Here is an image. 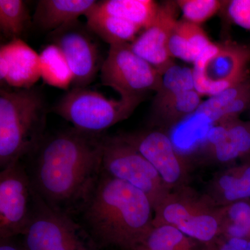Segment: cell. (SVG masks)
I'll use <instances>...</instances> for the list:
<instances>
[{
	"label": "cell",
	"instance_id": "1",
	"mask_svg": "<svg viewBox=\"0 0 250 250\" xmlns=\"http://www.w3.org/2000/svg\"><path fill=\"white\" fill-rule=\"evenodd\" d=\"M104 137L69 128L46 134L26 158L34 190L52 209L78 213L101 172Z\"/></svg>",
	"mask_w": 250,
	"mask_h": 250
},
{
	"label": "cell",
	"instance_id": "2",
	"mask_svg": "<svg viewBox=\"0 0 250 250\" xmlns=\"http://www.w3.org/2000/svg\"><path fill=\"white\" fill-rule=\"evenodd\" d=\"M78 213L85 231L101 246L134 250L154 228V207L147 195L102 169Z\"/></svg>",
	"mask_w": 250,
	"mask_h": 250
},
{
	"label": "cell",
	"instance_id": "3",
	"mask_svg": "<svg viewBox=\"0 0 250 250\" xmlns=\"http://www.w3.org/2000/svg\"><path fill=\"white\" fill-rule=\"evenodd\" d=\"M48 108L37 88L0 92L1 170L22 161L45 138Z\"/></svg>",
	"mask_w": 250,
	"mask_h": 250
},
{
	"label": "cell",
	"instance_id": "4",
	"mask_svg": "<svg viewBox=\"0 0 250 250\" xmlns=\"http://www.w3.org/2000/svg\"><path fill=\"white\" fill-rule=\"evenodd\" d=\"M143 98L108 99L86 88L73 87L64 94L51 111L85 132L103 131L129 118Z\"/></svg>",
	"mask_w": 250,
	"mask_h": 250
},
{
	"label": "cell",
	"instance_id": "5",
	"mask_svg": "<svg viewBox=\"0 0 250 250\" xmlns=\"http://www.w3.org/2000/svg\"><path fill=\"white\" fill-rule=\"evenodd\" d=\"M22 236L27 250H95L96 246L82 224L52 209L36 191L32 217Z\"/></svg>",
	"mask_w": 250,
	"mask_h": 250
},
{
	"label": "cell",
	"instance_id": "6",
	"mask_svg": "<svg viewBox=\"0 0 250 250\" xmlns=\"http://www.w3.org/2000/svg\"><path fill=\"white\" fill-rule=\"evenodd\" d=\"M102 170L146 193L154 210L170 193L154 166L120 135L105 136Z\"/></svg>",
	"mask_w": 250,
	"mask_h": 250
},
{
	"label": "cell",
	"instance_id": "7",
	"mask_svg": "<svg viewBox=\"0 0 250 250\" xmlns=\"http://www.w3.org/2000/svg\"><path fill=\"white\" fill-rule=\"evenodd\" d=\"M250 47L233 42H213L194 63L195 90L210 97L250 78Z\"/></svg>",
	"mask_w": 250,
	"mask_h": 250
},
{
	"label": "cell",
	"instance_id": "8",
	"mask_svg": "<svg viewBox=\"0 0 250 250\" xmlns=\"http://www.w3.org/2000/svg\"><path fill=\"white\" fill-rule=\"evenodd\" d=\"M102 83L124 98H143L150 90L157 92L162 75L131 49L130 43L110 45L101 67Z\"/></svg>",
	"mask_w": 250,
	"mask_h": 250
},
{
	"label": "cell",
	"instance_id": "9",
	"mask_svg": "<svg viewBox=\"0 0 250 250\" xmlns=\"http://www.w3.org/2000/svg\"><path fill=\"white\" fill-rule=\"evenodd\" d=\"M35 190L27 167L18 161L0 173V240L23 236L30 223Z\"/></svg>",
	"mask_w": 250,
	"mask_h": 250
},
{
	"label": "cell",
	"instance_id": "10",
	"mask_svg": "<svg viewBox=\"0 0 250 250\" xmlns=\"http://www.w3.org/2000/svg\"><path fill=\"white\" fill-rule=\"evenodd\" d=\"M207 204L189 197L169 193L154 209V227L168 225L186 236L209 242L220 231L221 221Z\"/></svg>",
	"mask_w": 250,
	"mask_h": 250
},
{
	"label": "cell",
	"instance_id": "11",
	"mask_svg": "<svg viewBox=\"0 0 250 250\" xmlns=\"http://www.w3.org/2000/svg\"><path fill=\"white\" fill-rule=\"evenodd\" d=\"M87 26L77 21L67 23L49 34L52 43L60 49L73 75L74 87L85 88L101 70L98 46Z\"/></svg>",
	"mask_w": 250,
	"mask_h": 250
},
{
	"label": "cell",
	"instance_id": "12",
	"mask_svg": "<svg viewBox=\"0 0 250 250\" xmlns=\"http://www.w3.org/2000/svg\"><path fill=\"white\" fill-rule=\"evenodd\" d=\"M120 136L154 166L167 187L182 182L187 167L168 135L152 129Z\"/></svg>",
	"mask_w": 250,
	"mask_h": 250
},
{
	"label": "cell",
	"instance_id": "13",
	"mask_svg": "<svg viewBox=\"0 0 250 250\" xmlns=\"http://www.w3.org/2000/svg\"><path fill=\"white\" fill-rule=\"evenodd\" d=\"M178 9L176 1L159 4L154 22L130 44L134 53L155 67L161 75L172 64L168 42L174 26L178 22Z\"/></svg>",
	"mask_w": 250,
	"mask_h": 250
},
{
	"label": "cell",
	"instance_id": "14",
	"mask_svg": "<svg viewBox=\"0 0 250 250\" xmlns=\"http://www.w3.org/2000/svg\"><path fill=\"white\" fill-rule=\"evenodd\" d=\"M41 77L40 55L21 39L0 48V80L16 89H29Z\"/></svg>",
	"mask_w": 250,
	"mask_h": 250
},
{
	"label": "cell",
	"instance_id": "15",
	"mask_svg": "<svg viewBox=\"0 0 250 250\" xmlns=\"http://www.w3.org/2000/svg\"><path fill=\"white\" fill-rule=\"evenodd\" d=\"M97 2L94 0H40L36 4L33 22L41 30L52 32L85 16Z\"/></svg>",
	"mask_w": 250,
	"mask_h": 250
},
{
	"label": "cell",
	"instance_id": "16",
	"mask_svg": "<svg viewBox=\"0 0 250 250\" xmlns=\"http://www.w3.org/2000/svg\"><path fill=\"white\" fill-rule=\"evenodd\" d=\"M212 43L207 33L199 24L184 20L178 21L169 40V54L171 58L182 59L194 64Z\"/></svg>",
	"mask_w": 250,
	"mask_h": 250
},
{
	"label": "cell",
	"instance_id": "17",
	"mask_svg": "<svg viewBox=\"0 0 250 250\" xmlns=\"http://www.w3.org/2000/svg\"><path fill=\"white\" fill-rule=\"evenodd\" d=\"M95 6L85 16L87 27L92 33L110 45L131 44L136 40L138 33L142 30L141 28L121 18L100 12Z\"/></svg>",
	"mask_w": 250,
	"mask_h": 250
},
{
	"label": "cell",
	"instance_id": "18",
	"mask_svg": "<svg viewBox=\"0 0 250 250\" xmlns=\"http://www.w3.org/2000/svg\"><path fill=\"white\" fill-rule=\"evenodd\" d=\"M159 4L152 0H106L97 2L95 9L136 24L143 31L155 20Z\"/></svg>",
	"mask_w": 250,
	"mask_h": 250
},
{
	"label": "cell",
	"instance_id": "19",
	"mask_svg": "<svg viewBox=\"0 0 250 250\" xmlns=\"http://www.w3.org/2000/svg\"><path fill=\"white\" fill-rule=\"evenodd\" d=\"M201 104V95L195 89L176 94L152 105V122L164 126L175 125L192 114Z\"/></svg>",
	"mask_w": 250,
	"mask_h": 250
},
{
	"label": "cell",
	"instance_id": "20",
	"mask_svg": "<svg viewBox=\"0 0 250 250\" xmlns=\"http://www.w3.org/2000/svg\"><path fill=\"white\" fill-rule=\"evenodd\" d=\"M41 78L51 86L68 89L73 82V75L62 51L51 43L40 54Z\"/></svg>",
	"mask_w": 250,
	"mask_h": 250
},
{
	"label": "cell",
	"instance_id": "21",
	"mask_svg": "<svg viewBox=\"0 0 250 250\" xmlns=\"http://www.w3.org/2000/svg\"><path fill=\"white\" fill-rule=\"evenodd\" d=\"M31 22L29 10L22 0H0V29L10 41L21 39Z\"/></svg>",
	"mask_w": 250,
	"mask_h": 250
},
{
	"label": "cell",
	"instance_id": "22",
	"mask_svg": "<svg viewBox=\"0 0 250 250\" xmlns=\"http://www.w3.org/2000/svg\"><path fill=\"white\" fill-rule=\"evenodd\" d=\"M134 250H190L186 235L168 225L154 227Z\"/></svg>",
	"mask_w": 250,
	"mask_h": 250
},
{
	"label": "cell",
	"instance_id": "23",
	"mask_svg": "<svg viewBox=\"0 0 250 250\" xmlns=\"http://www.w3.org/2000/svg\"><path fill=\"white\" fill-rule=\"evenodd\" d=\"M225 201L233 203L250 198V162L235 167L218 180Z\"/></svg>",
	"mask_w": 250,
	"mask_h": 250
},
{
	"label": "cell",
	"instance_id": "24",
	"mask_svg": "<svg viewBox=\"0 0 250 250\" xmlns=\"http://www.w3.org/2000/svg\"><path fill=\"white\" fill-rule=\"evenodd\" d=\"M194 89L193 70L172 63L162 75L161 86L156 92L153 104L160 103L176 94Z\"/></svg>",
	"mask_w": 250,
	"mask_h": 250
},
{
	"label": "cell",
	"instance_id": "25",
	"mask_svg": "<svg viewBox=\"0 0 250 250\" xmlns=\"http://www.w3.org/2000/svg\"><path fill=\"white\" fill-rule=\"evenodd\" d=\"M213 123L209 118L200 112L195 111L192 114L179 123L174 134V143L177 141H187L188 146L197 144L202 141L205 142L207 133L209 131Z\"/></svg>",
	"mask_w": 250,
	"mask_h": 250
},
{
	"label": "cell",
	"instance_id": "26",
	"mask_svg": "<svg viewBox=\"0 0 250 250\" xmlns=\"http://www.w3.org/2000/svg\"><path fill=\"white\" fill-rule=\"evenodd\" d=\"M176 1L183 14L184 21L200 25L224 9L228 1L179 0Z\"/></svg>",
	"mask_w": 250,
	"mask_h": 250
},
{
	"label": "cell",
	"instance_id": "27",
	"mask_svg": "<svg viewBox=\"0 0 250 250\" xmlns=\"http://www.w3.org/2000/svg\"><path fill=\"white\" fill-rule=\"evenodd\" d=\"M230 21L250 32V0H232L226 5Z\"/></svg>",
	"mask_w": 250,
	"mask_h": 250
},
{
	"label": "cell",
	"instance_id": "28",
	"mask_svg": "<svg viewBox=\"0 0 250 250\" xmlns=\"http://www.w3.org/2000/svg\"><path fill=\"white\" fill-rule=\"evenodd\" d=\"M228 216L230 223L246 225L250 228V202L241 200L231 203L228 208Z\"/></svg>",
	"mask_w": 250,
	"mask_h": 250
},
{
	"label": "cell",
	"instance_id": "29",
	"mask_svg": "<svg viewBox=\"0 0 250 250\" xmlns=\"http://www.w3.org/2000/svg\"><path fill=\"white\" fill-rule=\"evenodd\" d=\"M213 149L215 157L220 162H229L242 156L241 153L238 152L228 137L223 142L213 146Z\"/></svg>",
	"mask_w": 250,
	"mask_h": 250
},
{
	"label": "cell",
	"instance_id": "30",
	"mask_svg": "<svg viewBox=\"0 0 250 250\" xmlns=\"http://www.w3.org/2000/svg\"><path fill=\"white\" fill-rule=\"evenodd\" d=\"M228 120L221 122L219 125L211 126L209 131L207 133L205 142L211 145L212 147L223 142L228 137Z\"/></svg>",
	"mask_w": 250,
	"mask_h": 250
},
{
	"label": "cell",
	"instance_id": "31",
	"mask_svg": "<svg viewBox=\"0 0 250 250\" xmlns=\"http://www.w3.org/2000/svg\"><path fill=\"white\" fill-rule=\"evenodd\" d=\"M226 232L230 238H246L250 239V228L246 225L229 223L228 224Z\"/></svg>",
	"mask_w": 250,
	"mask_h": 250
},
{
	"label": "cell",
	"instance_id": "32",
	"mask_svg": "<svg viewBox=\"0 0 250 250\" xmlns=\"http://www.w3.org/2000/svg\"><path fill=\"white\" fill-rule=\"evenodd\" d=\"M14 238L0 240V250H27L23 243H17Z\"/></svg>",
	"mask_w": 250,
	"mask_h": 250
},
{
	"label": "cell",
	"instance_id": "33",
	"mask_svg": "<svg viewBox=\"0 0 250 250\" xmlns=\"http://www.w3.org/2000/svg\"><path fill=\"white\" fill-rule=\"evenodd\" d=\"M228 243L236 250H250V239L231 238Z\"/></svg>",
	"mask_w": 250,
	"mask_h": 250
},
{
	"label": "cell",
	"instance_id": "34",
	"mask_svg": "<svg viewBox=\"0 0 250 250\" xmlns=\"http://www.w3.org/2000/svg\"><path fill=\"white\" fill-rule=\"evenodd\" d=\"M220 250H236L234 249V248H233V247H231L230 246L229 244L228 243H225V244H224L223 246H222V248H220Z\"/></svg>",
	"mask_w": 250,
	"mask_h": 250
}]
</instances>
